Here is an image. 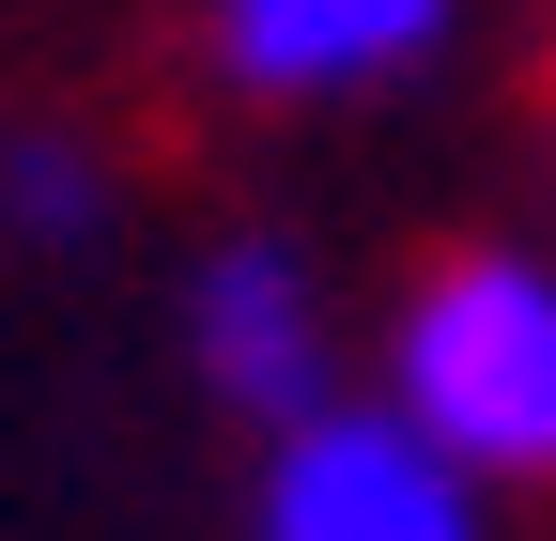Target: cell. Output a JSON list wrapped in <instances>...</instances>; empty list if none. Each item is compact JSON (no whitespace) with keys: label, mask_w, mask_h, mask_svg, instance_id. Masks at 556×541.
<instances>
[{"label":"cell","mask_w":556,"mask_h":541,"mask_svg":"<svg viewBox=\"0 0 556 541\" xmlns=\"http://www.w3.org/2000/svg\"><path fill=\"white\" fill-rule=\"evenodd\" d=\"M387 402L433 433L479 495L556 480V263L541 248H433L387 325Z\"/></svg>","instance_id":"obj_1"},{"label":"cell","mask_w":556,"mask_h":541,"mask_svg":"<svg viewBox=\"0 0 556 541\" xmlns=\"http://www.w3.org/2000/svg\"><path fill=\"white\" fill-rule=\"evenodd\" d=\"M263 541H495V526L402 402H325L263 449Z\"/></svg>","instance_id":"obj_2"},{"label":"cell","mask_w":556,"mask_h":541,"mask_svg":"<svg viewBox=\"0 0 556 541\" xmlns=\"http://www.w3.org/2000/svg\"><path fill=\"white\" fill-rule=\"evenodd\" d=\"M186 372L217 387L248 433L325 418V279L278 232H217L186 263Z\"/></svg>","instance_id":"obj_3"},{"label":"cell","mask_w":556,"mask_h":541,"mask_svg":"<svg viewBox=\"0 0 556 541\" xmlns=\"http://www.w3.org/2000/svg\"><path fill=\"white\" fill-rule=\"evenodd\" d=\"M217 78L263 109H309V93H371L402 78L417 47H448V0H217Z\"/></svg>","instance_id":"obj_4"},{"label":"cell","mask_w":556,"mask_h":541,"mask_svg":"<svg viewBox=\"0 0 556 541\" xmlns=\"http://www.w3.org/2000/svg\"><path fill=\"white\" fill-rule=\"evenodd\" d=\"M0 217L16 232H93V155L78 140H0Z\"/></svg>","instance_id":"obj_5"}]
</instances>
